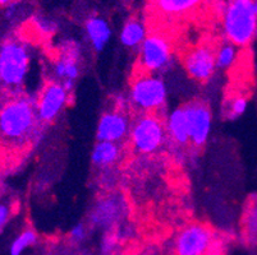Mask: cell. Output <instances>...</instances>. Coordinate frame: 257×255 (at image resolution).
<instances>
[{
	"label": "cell",
	"mask_w": 257,
	"mask_h": 255,
	"mask_svg": "<svg viewBox=\"0 0 257 255\" xmlns=\"http://www.w3.org/2000/svg\"><path fill=\"white\" fill-rule=\"evenodd\" d=\"M36 100L29 96L13 95L0 105V143L8 148H25L36 139L39 128Z\"/></svg>",
	"instance_id": "cell-1"
},
{
	"label": "cell",
	"mask_w": 257,
	"mask_h": 255,
	"mask_svg": "<svg viewBox=\"0 0 257 255\" xmlns=\"http://www.w3.org/2000/svg\"><path fill=\"white\" fill-rule=\"evenodd\" d=\"M32 46L22 37H9L0 45V88L20 95L32 68Z\"/></svg>",
	"instance_id": "cell-2"
},
{
	"label": "cell",
	"mask_w": 257,
	"mask_h": 255,
	"mask_svg": "<svg viewBox=\"0 0 257 255\" xmlns=\"http://www.w3.org/2000/svg\"><path fill=\"white\" fill-rule=\"evenodd\" d=\"M221 28L225 40L247 48L257 36V0H226L221 7Z\"/></svg>",
	"instance_id": "cell-3"
},
{
	"label": "cell",
	"mask_w": 257,
	"mask_h": 255,
	"mask_svg": "<svg viewBox=\"0 0 257 255\" xmlns=\"http://www.w3.org/2000/svg\"><path fill=\"white\" fill-rule=\"evenodd\" d=\"M127 100L140 114H158L167 104V83L158 74L139 73L131 82Z\"/></svg>",
	"instance_id": "cell-4"
},
{
	"label": "cell",
	"mask_w": 257,
	"mask_h": 255,
	"mask_svg": "<svg viewBox=\"0 0 257 255\" xmlns=\"http://www.w3.org/2000/svg\"><path fill=\"white\" fill-rule=\"evenodd\" d=\"M128 138L135 153L141 156L158 153L168 140L164 120L159 114H140L132 120Z\"/></svg>",
	"instance_id": "cell-5"
},
{
	"label": "cell",
	"mask_w": 257,
	"mask_h": 255,
	"mask_svg": "<svg viewBox=\"0 0 257 255\" xmlns=\"http://www.w3.org/2000/svg\"><path fill=\"white\" fill-rule=\"evenodd\" d=\"M174 51L169 37L161 32L149 34L139 49V73L160 74L170 68Z\"/></svg>",
	"instance_id": "cell-6"
},
{
	"label": "cell",
	"mask_w": 257,
	"mask_h": 255,
	"mask_svg": "<svg viewBox=\"0 0 257 255\" xmlns=\"http://www.w3.org/2000/svg\"><path fill=\"white\" fill-rule=\"evenodd\" d=\"M128 214L127 198L119 191H109L97 198L88 214V223L95 228L111 232L127 219Z\"/></svg>",
	"instance_id": "cell-7"
},
{
	"label": "cell",
	"mask_w": 257,
	"mask_h": 255,
	"mask_svg": "<svg viewBox=\"0 0 257 255\" xmlns=\"http://www.w3.org/2000/svg\"><path fill=\"white\" fill-rule=\"evenodd\" d=\"M215 235L207 224L193 222L181 228L173 242L174 255H210Z\"/></svg>",
	"instance_id": "cell-8"
},
{
	"label": "cell",
	"mask_w": 257,
	"mask_h": 255,
	"mask_svg": "<svg viewBox=\"0 0 257 255\" xmlns=\"http://www.w3.org/2000/svg\"><path fill=\"white\" fill-rule=\"evenodd\" d=\"M71 92L58 81H49L36 100L37 119L41 124L53 123L68 105Z\"/></svg>",
	"instance_id": "cell-9"
},
{
	"label": "cell",
	"mask_w": 257,
	"mask_h": 255,
	"mask_svg": "<svg viewBox=\"0 0 257 255\" xmlns=\"http://www.w3.org/2000/svg\"><path fill=\"white\" fill-rule=\"evenodd\" d=\"M188 124L189 143L201 148L207 143L212 129V112L209 105L201 100L189 101L183 105Z\"/></svg>",
	"instance_id": "cell-10"
},
{
	"label": "cell",
	"mask_w": 257,
	"mask_h": 255,
	"mask_svg": "<svg viewBox=\"0 0 257 255\" xmlns=\"http://www.w3.org/2000/svg\"><path fill=\"white\" fill-rule=\"evenodd\" d=\"M183 67L187 76L198 83L209 82L216 68L215 49L210 45H198L187 51L183 56Z\"/></svg>",
	"instance_id": "cell-11"
},
{
	"label": "cell",
	"mask_w": 257,
	"mask_h": 255,
	"mask_svg": "<svg viewBox=\"0 0 257 255\" xmlns=\"http://www.w3.org/2000/svg\"><path fill=\"white\" fill-rule=\"evenodd\" d=\"M131 125H132V120L125 110L118 109V107L107 110L102 114L97 124V140L121 144V142L130 135Z\"/></svg>",
	"instance_id": "cell-12"
},
{
	"label": "cell",
	"mask_w": 257,
	"mask_h": 255,
	"mask_svg": "<svg viewBox=\"0 0 257 255\" xmlns=\"http://www.w3.org/2000/svg\"><path fill=\"white\" fill-rule=\"evenodd\" d=\"M79 62H81L79 49L72 44H67L64 48H62L51 67L54 81L60 82L69 92L74 90V84L81 73Z\"/></svg>",
	"instance_id": "cell-13"
},
{
	"label": "cell",
	"mask_w": 257,
	"mask_h": 255,
	"mask_svg": "<svg viewBox=\"0 0 257 255\" xmlns=\"http://www.w3.org/2000/svg\"><path fill=\"white\" fill-rule=\"evenodd\" d=\"M168 139L178 147L187 146L189 143L188 124L183 106L175 107L168 114L164 120Z\"/></svg>",
	"instance_id": "cell-14"
},
{
	"label": "cell",
	"mask_w": 257,
	"mask_h": 255,
	"mask_svg": "<svg viewBox=\"0 0 257 255\" xmlns=\"http://www.w3.org/2000/svg\"><path fill=\"white\" fill-rule=\"evenodd\" d=\"M123 147L113 142H99L93 146L91 162L99 170H107L119 163L123 158Z\"/></svg>",
	"instance_id": "cell-15"
},
{
	"label": "cell",
	"mask_w": 257,
	"mask_h": 255,
	"mask_svg": "<svg viewBox=\"0 0 257 255\" xmlns=\"http://www.w3.org/2000/svg\"><path fill=\"white\" fill-rule=\"evenodd\" d=\"M85 32L91 48L96 53L104 50L111 39L110 25L100 16H93L86 21Z\"/></svg>",
	"instance_id": "cell-16"
},
{
	"label": "cell",
	"mask_w": 257,
	"mask_h": 255,
	"mask_svg": "<svg viewBox=\"0 0 257 255\" xmlns=\"http://www.w3.org/2000/svg\"><path fill=\"white\" fill-rule=\"evenodd\" d=\"M147 35L149 32H147L146 25L137 18H131L121 27L119 39L124 48L140 49Z\"/></svg>",
	"instance_id": "cell-17"
},
{
	"label": "cell",
	"mask_w": 257,
	"mask_h": 255,
	"mask_svg": "<svg viewBox=\"0 0 257 255\" xmlns=\"http://www.w3.org/2000/svg\"><path fill=\"white\" fill-rule=\"evenodd\" d=\"M204 0H153L158 12L168 17H179L195 11Z\"/></svg>",
	"instance_id": "cell-18"
},
{
	"label": "cell",
	"mask_w": 257,
	"mask_h": 255,
	"mask_svg": "<svg viewBox=\"0 0 257 255\" xmlns=\"http://www.w3.org/2000/svg\"><path fill=\"white\" fill-rule=\"evenodd\" d=\"M239 48L234 46L230 42L225 41L224 44L218 46L215 50V60H216V68L219 69H230L237 63L239 56Z\"/></svg>",
	"instance_id": "cell-19"
},
{
	"label": "cell",
	"mask_w": 257,
	"mask_h": 255,
	"mask_svg": "<svg viewBox=\"0 0 257 255\" xmlns=\"http://www.w3.org/2000/svg\"><path fill=\"white\" fill-rule=\"evenodd\" d=\"M243 230L251 244L257 242V195L252 196L243 216Z\"/></svg>",
	"instance_id": "cell-20"
},
{
	"label": "cell",
	"mask_w": 257,
	"mask_h": 255,
	"mask_svg": "<svg viewBox=\"0 0 257 255\" xmlns=\"http://www.w3.org/2000/svg\"><path fill=\"white\" fill-rule=\"evenodd\" d=\"M248 107V98L243 95H233L229 97L223 106V114L229 120H235L246 112Z\"/></svg>",
	"instance_id": "cell-21"
},
{
	"label": "cell",
	"mask_w": 257,
	"mask_h": 255,
	"mask_svg": "<svg viewBox=\"0 0 257 255\" xmlns=\"http://www.w3.org/2000/svg\"><path fill=\"white\" fill-rule=\"evenodd\" d=\"M37 238H39V236H37L36 231L32 230V228H26L13 240L11 247H9V254L22 255L26 250L36 244Z\"/></svg>",
	"instance_id": "cell-22"
},
{
	"label": "cell",
	"mask_w": 257,
	"mask_h": 255,
	"mask_svg": "<svg viewBox=\"0 0 257 255\" xmlns=\"http://www.w3.org/2000/svg\"><path fill=\"white\" fill-rule=\"evenodd\" d=\"M87 233L88 228L85 223H77L69 231V240L74 244H79V242L85 241Z\"/></svg>",
	"instance_id": "cell-23"
},
{
	"label": "cell",
	"mask_w": 257,
	"mask_h": 255,
	"mask_svg": "<svg viewBox=\"0 0 257 255\" xmlns=\"http://www.w3.org/2000/svg\"><path fill=\"white\" fill-rule=\"evenodd\" d=\"M36 28L44 35H50L55 31V25L48 18H36Z\"/></svg>",
	"instance_id": "cell-24"
},
{
	"label": "cell",
	"mask_w": 257,
	"mask_h": 255,
	"mask_svg": "<svg viewBox=\"0 0 257 255\" xmlns=\"http://www.w3.org/2000/svg\"><path fill=\"white\" fill-rule=\"evenodd\" d=\"M12 213H13V210H12L11 205L0 202V230L6 227L7 223L11 219Z\"/></svg>",
	"instance_id": "cell-25"
},
{
	"label": "cell",
	"mask_w": 257,
	"mask_h": 255,
	"mask_svg": "<svg viewBox=\"0 0 257 255\" xmlns=\"http://www.w3.org/2000/svg\"><path fill=\"white\" fill-rule=\"evenodd\" d=\"M13 2L15 0H0V6H11V4H13Z\"/></svg>",
	"instance_id": "cell-26"
},
{
	"label": "cell",
	"mask_w": 257,
	"mask_h": 255,
	"mask_svg": "<svg viewBox=\"0 0 257 255\" xmlns=\"http://www.w3.org/2000/svg\"><path fill=\"white\" fill-rule=\"evenodd\" d=\"M131 255H142V254H140V252H137V254H131Z\"/></svg>",
	"instance_id": "cell-27"
},
{
	"label": "cell",
	"mask_w": 257,
	"mask_h": 255,
	"mask_svg": "<svg viewBox=\"0 0 257 255\" xmlns=\"http://www.w3.org/2000/svg\"><path fill=\"white\" fill-rule=\"evenodd\" d=\"M218 2H226V0H218Z\"/></svg>",
	"instance_id": "cell-28"
}]
</instances>
